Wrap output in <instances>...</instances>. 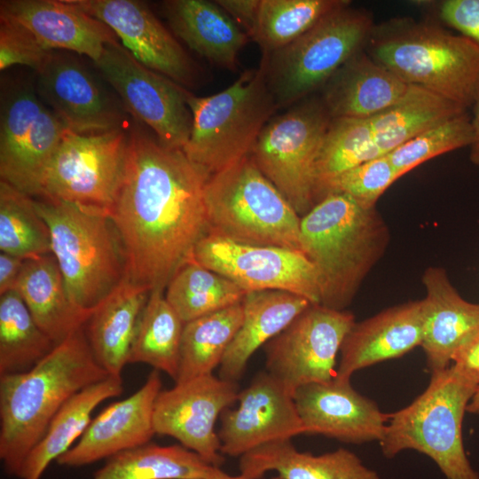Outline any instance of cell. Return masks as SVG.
<instances>
[{
  "label": "cell",
  "instance_id": "cell-1",
  "mask_svg": "<svg viewBox=\"0 0 479 479\" xmlns=\"http://www.w3.org/2000/svg\"><path fill=\"white\" fill-rule=\"evenodd\" d=\"M208 177L185 154L135 129L109 210L122 242L128 279L165 289L192 260L208 232L204 189Z\"/></svg>",
  "mask_w": 479,
  "mask_h": 479
},
{
  "label": "cell",
  "instance_id": "cell-2",
  "mask_svg": "<svg viewBox=\"0 0 479 479\" xmlns=\"http://www.w3.org/2000/svg\"><path fill=\"white\" fill-rule=\"evenodd\" d=\"M108 376L94 357L83 327L28 371L0 375V459L5 473L18 476L59 410Z\"/></svg>",
  "mask_w": 479,
  "mask_h": 479
},
{
  "label": "cell",
  "instance_id": "cell-3",
  "mask_svg": "<svg viewBox=\"0 0 479 479\" xmlns=\"http://www.w3.org/2000/svg\"><path fill=\"white\" fill-rule=\"evenodd\" d=\"M300 229L303 253L318 275L320 304L345 310L389 245L387 224L376 208L332 193L301 217Z\"/></svg>",
  "mask_w": 479,
  "mask_h": 479
},
{
  "label": "cell",
  "instance_id": "cell-4",
  "mask_svg": "<svg viewBox=\"0 0 479 479\" xmlns=\"http://www.w3.org/2000/svg\"><path fill=\"white\" fill-rule=\"evenodd\" d=\"M365 51L406 83L466 109L479 99V45L432 21L403 17L374 24Z\"/></svg>",
  "mask_w": 479,
  "mask_h": 479
},
{
  "label": "cell",
  "instance_id": "cell-5",
  "mask_svg": "<svg viewBox=\"0 0 479 479\" xmlns=\"http://www.w3.org/2000/svg\"><path fill=\"white\" fill-rule=\"evenodd\" d=\"M192 129L183 152L208 177L250 155L264 126L279 109L267 81V55L228 88L208 97L187 90Z\"/></svg>",
  "mask_w": 479,
  "mask_h": 479
},
{
  "label": "cell",
  "instance_id": "cell-6",
  "mask_svg": "<svg viewBox=\"0 0 479 479\" xmlns=\"http://www.w3.org/2000/svg\"><path fill=\"white\" fill-rule=\"evenodd\" d=\"M35 206L49 226L51 253L72 302L93 311L127 278V259L109 215L40 198Z\"/></svg>",
  "mask_w": 479,
  "mask_h": 479
},
{
  "label": "cell",
  "instance_id": "cell-7",
  "mask_svg": "<svg viewBox=\"0 0 479 479\" xmlns=\"http://www.w3.org/2000/svg\"><path fill=\"white\" fill-rule=\"evenodd\" d=\"M479 388L454 365L431 373L428 386L406 407L389 414L380 443L391 459L404 450L428 456L447 479H479L466 454L462 421Z\"/></svg>",
  "mask_w": 479,
  "mask_h": 479
},
{
  "label": "cell",
  "instance_id": "cell-8",
  "mask_svg": "<svg viewBox=\"0 0 479 479\" xmlns=\"http://www.w3.org/2000/svg\"><path fill=\"white\" fill-rule=\"evenodd\" d=\"M204 199L208 232L303 253L301 216L250 155L208 177Z\"/></svg>",
  "mask_w": 479,
  "mask_h": 479
},
{
  "label": "cell",
  "instance_id": "cell-9",
  "mask_svg": "<svg viewBox=\"0 0 479 479\" xmlns=\"http://www.w3.org/2000/svg\"><path fill=\"white\" fill-rule=\"evenodd\" d=\"M373 26L368 12L349 4L325 16L293 43L266 54L268 85L279 108L290 107L322 89L365 48Z\"/></svg>",
  "mask_w": 479,
  "mask_h": 479
},
{
  "label": "cell",
  "instance_id": "cell-10",
  "mask_svg": "<svg viewBox=\"0 0 479 479\" xmlns=\"http://www.w3.org/2000/svg\"><path fill=\"white\" fill-rule=\"evenodd\" d=\"M320 98H306L272 117L250 156L302 217L316 205V160L331 122Z\"/></svg>",
  "mask_w": 479,
  "mask_h": 479
},
{
  "label": "cell",
  "instance_id": "cell-11",
  "mask_svg": "<svg viewBox=\"0 0 479 479\" xmlns=\"http://www.w3.org/2000/svg\"><path fill=\"white\" fill-rule=\"evenodd\" d=\"M129 137L115 130L99 134L67 130L44 172L39 198L105 212L121 183Z\"/></svg>",
  "mask_w": 479,
  "mask_h": 479
},
{
  "label": "cell",
  "instance_id": "cell-12",
  "mask_svg": "<svg viewBox=\"0 0 479 479\" xmlns=\"http://www.w3.org/2000/svg\"><path fill=\"white\" fill-rule=\"evenodd\" d=\"M354 323V315L346 310L310 303L264 345L266 372L293 395L304 385L331 381Z\"/></svg>",
  "mask_w": 479,
  "mask_h": 479
},
{
  "label": "cell",
  "instance_id": "cell-13",
  "mask_svg": "<svg viewBox=\"0 0 479 479\" xmlns=\"http://www.w3.org/2000/svg\"><path fill=\"white\" fill-rule=\"evenodd\" d=\"M95 65L126 108L151 128L161 144L184 149L192 129L187 90L142 65L118 41L105 45Z\"/></svg>",
  "mask_w": 479,
  "mask_h": 479
},
{
  "label": "cell",
  "instance_id": "cell-14",
  "mask_svg": "<svg viewBox=\"0 0 479 479\" xmlns=\"http://www.w3.org/2000/svg\"><path fill=\"white\" fill-rule=\"evenodd\" d=\"M192 260L231 279L247 293L281 290L320 304L317 270L301 251L242 244L208 232L197 243Z\"/></svg>",
  "mask_w": 479,
  "mask_h": 479
},
{
  "label": "cell",
  "instance_id": "cell-15",
  "mask_svg": "<svg viewBox=\"0 0 479 479\" xmlns=\"http://www.w3.org/2000/svg\"><path fill=\"white\" fill-rule=\"evenodd\" d=\"M67 130L29 86L11 90L1 104V181L39 197L46 168Z\"/></svg>",
  "mask_w": 479,
  "mask_h": 479
},
{
  "label": "cell",
  "instance_id": "cell-16",
  "mask_svg": "<svg viewBox=\"0 0 479 479\" xmlns=\"http://www.w3.org/2000/svg\"><path fill=\"white\" fill-rule=\"evenodd\" d=\"M240 393L238 382L206 374L161 389L153 407L156 434L177 439L209 464L224 462L221 442L215 430L217 418L230 408Z\"/></svg>",
  "mask_w": 479,
  "mask_h": 479
},
{
  "label": "cell",
  "instance_id": "cell-17",
  "mask_svg": "<svg viewBox=\"0 0 479 479\" xmlns=\"http://www.w3.org/2000/svg\"><path fill=\"white\" fill-rule=\"evenodd\" d=\"M237 401L236 409L227 408L220 416L223 455L241 457L263 444L306 434L294 395L266 371L240 390Z\"/></svg>",
  "mask_w": 479,
  "mask_h": 479
},
{
  "label": "cell",
  "instance_id": "cell-18",
  "mask_svg": "<svg viewBox=\"0 0 479 479\" xmlns=\"http://www.w3.org/2000/svg\"><path fill=\"white\" fill-rule=\"evenodd\" d=\"M107 25L122 45L149 69L179 85L195 81V66L148 6L135 0H72Z\"/></svg>",
  "mask_w": 479,
  "mask_h": 479
},
{
  "label": "cell",
  "instance_id": "cell-19",
  "mask_svg": "<svg viewBox=\"0 0 479 479\" xmlns=\"http://www.w3.org/2000/svg\"><path fill=\"white\" fill-rule=\"evenodd\" d=\"M294 399L306 434L349 444L381 442L385 435L389 415L359 394L350 380L334 376L327 382L304 385Z\"/></svg>",
  "mask_w": 479,
  "mask_h": 479
},
{
  "label": "cell",
  "instance_id": "cell-20",
  "mask_svg": "<svg viewBox=\"0 0 479 479\" xmlns=\"http://www.w3.org/2000/svg\"><path fill=\"white\" fill-rule=\"evenodd\" d=\"M161 386L159 371L153 370L135 393L112 403L91 420L79 440L57 463L82 467L148 444L156 434L153 407Z\"/></svg>",
  "mask_w": 479,
  "mask_h": 479
},
{
  "label": "cell",
  "instance_id": "cell-21",
  "mask_svg": "<svg viewBox=\"0 0 479 479\" xmlns=\"http://www.w3.org/2000/svg\"><path fill=\"white\" fill-rule=\"evenodd\" d=\"M38 74V91L66 129L78 134L121 130L122 117L87 69L53 54Z\"/></svg>",
  "mask_w": 479,
  "mask_h": 479
},
{
  "label": "cell",
  "instance_id": "cell-22",
  "mask_svg": "<svg viewBox=\"0 0 479 479\" xmlns=\"http://www.w3.org/2000/svg\"><path fill=\"white\" fill-rule=\"evenodd\" d=\"M0 15L26 27L46 50L64 49L86 55L94 62L106 43L117 41L104 22L72 0H4Z\"/></svg>",
  "mask_w": 479,
  "mask_h": 479
},
{
  "label": "cell",
  "instance_id": "cell-23",
  "mask_svg": "<svg viewBox=\"0 0 479 479\" xmlns=\"http://www.w3.org/2000/svg\"><path fill=\"white\" fill-rule=\"evenodd\" d=\"M424 302L410 301L355 322L340 349L335 376L350 380L363 368L404 356L421 345Z\"/></svg>",
  "mask_w": 479,
  "mask_h": 479
},
{
  "label": "cell",
  "instance_id": "cell-24",
  "mask_svg": "<svg viewBox=\"0 0 479 479\" xmlns=\"http://www.w3.org/2000/svg\"><path fill=\"white\" fill-rule=\"evenodd\" d=\"M422 283L426 297L420 346L432 373L448 368L454 353L479 334V303L466 301L441 267L427 268Z\"/></svg>",
  "mask_w": 479,
  "mask_h": 479
},
{
  "label": "cell",
  "instance_id": "cell-25",
  "mask_svg": "<svg viewBox=\"0 0 479 479\" xmlns=\"http://www.w3.org/2000/svg\"><path fill=\"white\" fill-rule=\"evenodd\" d=\"M409 85L364 48L332 75L320 98L332 119H368L395 104Z\"/></svg>",
  "mask_w": 479,
  "mask_h": 479
},
{
  "label": "cell",
  "instance_id": "cell-26",
  "mask_svg": "<svg viewBox=\"0 0 479 479\" xmlns=\"http://www.w3.org/2000/svg\"><path fill=\"white\" fill-rule=\"evenodd\" d=\"M151 291L127 278L94 309L83 326L94 357L109 375L122 377Z\"/></svg>",
  "mask_w": 479,
  "mask_h": 479
},
{
  "label": "cell",
  "instance_id": "cell-27",
  "mask_svg": "<svg viewBox=\"0 0 479 479\" xmlns=\"http://www.w3.org/2000/svg\"><path fill=\"white\" fill-rule=\"evenodd\" d=\"M162 5L173 33L191 50L218 67L237 68L249 37L216 1L169 0Z\"/></svg>",
  "mask_w": 479,
  "mask_h": 479
},
{
  "label": "cell",
  "instance_id": "cell-28",
  "mask_svg": "<svg viewBox=\"0 0 479 479\" xmlns=\"http://www.w3.org/2000/svg\"><path fill=\"white\" fill-rule=\"evenodd\" d=\"M311 302L281 290L254 291L242 300L243 320L219 366V377L238 382L250 357L283 331Z\"/></svg>",
  "mask_w": 479,
  "mask_h": 479
},
{
  "label": "cell",
  "instance_id": "cell-29",
  "mask_svg": "<svg viewBox=\"0 0 479 479\" xmlns=\"http://www.w3.org/2000/svg\"><path fill=\"white\" fill-rule=\"evenodd\" d=\"M240 474L248 479H260L275 471L273 479H380L352 452L339 448L320 455L299 452L291 440L259 446L241 457Z\"/></svg>",
  "mask_w": 479,
  "mask_h": 479
},
{
  "label": "cell",
  "instance_id": "cell-30",
  "mask_svg": "<svg viewBox=\"0 0 479 479\" xmlns=\"http://www.w3.org/2000/svg\"><path fill=\"white\" fill-rule=\"evenodd\" d=\"M15 291L38 326L56 345L82 328L92 313L70 299L52 253L25 260Z\"/></svg>",
  "mask_w": 479,
  "mask_h": 479
},
{
  "label": "cell",
  "instance_id": "cell-31",
  "mask_svg": "<svg viewBox=\"0 0 479 479\" xmlns=\"http://www.w3.org/2000/svg\"><path fill=\"white\" fill-rule=\"evenodd\" d=\"M122 391V377L110 375L73 396L53 417L42 439L24 460L17 477L41 479L50 463L79 440L91 421L96 407Z\"/></svg>",
  "mask_w": 479,
  "mask_h": 479
},
{
  "label": "cell",
  "instance_id": "cell-32",
  "mask_svg": "<svg viewBox=\"0 0 479 479\" xmlns=\"http://www.w3.org/2000/svg\"><path fill=\"white\" fill-rule=\"evenodd\" d=\"M466 113L462 106L410 84L395 104L369 118L374 146L384 156L422 131Z\"/></svg>",
  "mask_w": 479,
  "mask_h": 479
},
{
  "label": "cell",
  "instance_id": "cell-33",
  "mask_svg": "<svg viewBox=\"0 0 479 479\" xmlns=\"http://www.w3.org/2000/svg\"><path fill=\"white\" fill-rule=\"evenodd\" d=\"M220 471L181 444L148 443L107 459L91 479H206Z\"/></svg>",
  "mask_w": 479,
  "mask_h": 479
},
{
  "label": "cell",
  "instance_id": "cell-34",
  "mask_svg": "<svg viewBox=\"0 0 479 479\" xmlns=\"http://www.w3.org/2000/svg\"><path fill=\"white\" fill-rule=\"evenodd\" d=\"M243 320L242 302L185 324L175 381L213 373Z\"/></svg>",
  "mask_w": 479,
  "mask_h": 479
},
{
  "label": "cell",
  "instance_id": "cell-35",
  "mask_svg": "<svg viewBox=\"0 0 479 479\" xmlns=\"http://www.w3.org/2000/svg\"><path fill=\"white\" fill-rule=\"evenodd\" d=\"M184 326L167 301L164 289H153L143 310L128 364L149 365L176 381Z\"/></svg>",
  "mask_w": 479,
  "mask_h": 479
},
{
  "label": "cell",
  "instance_id": "cell-36",
  "mask_svg": "<svg viewBox=\"0 0 479 479\" xmlns=\"http://www.w3.org/2000/svg\"><path fill=\"white\" fill-rule=\"evenodd\" d=\"M246 294L231 279L191 260L170 279L165 297L185 324L241 302Z\"/></svg>",
  "mask_w": 479,
  "mask_h": 479
},
{
  "label": "cell",
  "instance_id": "cell-37",
  "mask_svg": "<svg viewBox=\"0 0 479 479\" xmlns=\"http://www.w3.org/2000/svg\"><path fill=\"white\" fill-rule=\"evenodd\" d=\"M56 346L15 290L0 294V375L28 371Z\"/></svg>",
  "mask_w": 479,
  "mask_h": 479
},
{
  "label": "cell",
  "instance_id": "cell-38",
  "mask_svg": "<svg viewBox=\"0 0 479 479\" xmlns=\"http://www.w3.org/2000/svg\"><path fill=\"white\" fill-rule=\"evenodd\" d=\"M348 0H261L250 40L271 54L293 43Z\"/></svg>",
  "mask_w": 479,
  "mask_h": 479
},
{
  "label": "cell",
  "instance_id": "cell-39",
  "mask_svg": "<svg viewBox=\"0 0 479 479\" xmlns=\"http://www.w3.org/2000/svg\"><path fill=\"white\" fill-rule=\"evenodd\" d=\"M0 249L22 258L51 253L50 229L35 198L0 181Z\"/></svg>",
  "mask_w": 479,
  "mask_h": 479
},
{
  "label": "cell",
  "instance_id": "cell-40",
  "mask_svg": "<svg viewBox=\"0 0 479 479\" xmlns=\"http://www.w3.org/2000/svg\"><path fill=\"white\" fill-rule=\"evenodd\" d=\"M373 137L369 118L331 120L315 164L316 196L318 188L324 182L359 164L381 157Z\"/></svg>",
  "mask_w": 479,
  "mask_h": 479
},
{
  "label": "cell",
  "instance_id": "cell-41",
  "mask_svg": "<svg viewBox=\"0 0 479 479\" xmlns=\"http://www.w3.org/2000/svg\"><path fill=\"white\" fill-rule=\"evenodd\" d=\"M472 138L471 117L466 113L422 131L386 156L400 178L438 155L469 147Z\"/></svg>",
  "mask_w": 479,
  "mask_h": 479
},
{
  "label": "cell",
  "instance_id": "cell-42",
  "mask_svg": "<svg viewBox=\"0 0 479 479\" xmlns=\"http://www.w3.org/2000/svg\"><path fill=\"white\" fill-rule=\"evenodd\" d=\"M398 179L386 155L365 161L324 182L317 191L316 204L328 194L341 193L365 208H375L384 192Z\"/></svg>",
  "mask_w": 479,
  "mask_h": 479
},
{
  "label": "cell",
  "instance_id": "cell-43",
  "mask_svg": "<svg viewBox=\"0 0 479 479\" xmlns=\"http://www.w3.org/2000/svg\"><path fill=\"white\" fill-rule=\"evenodd\" d=\"M52 52L44 49L35 36L15 20L0 15V69L13 65L27 66L39 73Z\"/></svg>",
  "mask_w": 479,
  "mask_h": 479
},
{
  "label": "cell",
  "instance_id": "cell-44",
  "mask_svg": "<svg viewBox=\"0 0 479 479\" xmlns=\"http://www.w3.org/2000/svg\"><path fill=\"white\" fill-rule=\"evenodd\" d=\"M436 10L441 21L479 45V0H444Z\"/></svg>",
  "mask_w": 479,
  "mask_h": 479
},
{
  "label": "cell",
  "instance_id": "cell-45",
  "mask_svg": "<svg viewBox=\"0 0 479 479\" xmlns=\"http://www.w3.org/2000/svg\"><path fill=\"white\" fill-rule=\"evenodd\" d=\"M219 4L238 24L244 27L249 39L255 30L261 0H216Z\"/></svg>",
  "mask_w": 479,
  "mask_h": 479
},
{
  "label": "cell",
  "instance_id": "cell-46",
  "mask_svg": "<svg viewBox=\"0 0 479 479\" xmlns=\"http://www.w3.org/2000/svg\"><path fill=\"white\" fill-rule=\"evenodd\" d=\"M453 365L479 385V334L452 356Z\"/></svg>",
  "mask_w": 479,
  "mask_h": 479
},
{
  "label": "cell",
  "instance_id": "cell-47",
  "mask_svg": "<svg viewBox=\"0 0 479 479\" xmlns=\"http://www.w3.org/2000/svg\"><path fill=\"white\" fill-rule=\"evenodd\" d=\"M25 260L8 253H0V294L16 289Z\"/></svg>",
  "mask_w": 479,
  "mask_h": 479
},
{
  "label": "cell",
  "instance_id": "cell-48",
  "mask_svg": "<svg viewBox=\"0 0 479 479\" xmlns=\"http://www.w3.org/2000/svg\"><path fill=\"white\" fill-rule=\"evenodd\" d=\"M471 125L473 131L472 143L469 145V160L470 161L479 166V99L473 106V116L471 118Z\"/></svg>",
  "mask_w": 479,
  "mask_h": 479
},
{
  "label": "cell",
  "instance_id": "cell-49",
  "mask_svg": "<svg viewBox=\"0 0 479 479\" xmlns=\"http://www.w3.org/2000/svg\"><path fill=\"white\" fill-rule=\"evenodd\" d=\"M467 412L472 414H479V388L467 404Z\"/></svg>",
  "mask_w": 479,
  "mask_h": 479
},
{
  "label": "cell",
  "instance_id": "cell-50",
  "mask_svg": "<svg viewBox=\"0 0 479 479\" xmlns=\"http://www.w3.org/2000/svg\"><path fill=\"white\" fill-rule=\"evenodd\" d=\"M206 479H248V478L246 477L245 475H241V474H240L238 475H228L227 473L224 472L223 470H221L216 475H214L212 477H209V478H206Z\"/></svg>",
  "mask_w": 479,
  "mask_h": 479
}]
</instances>
